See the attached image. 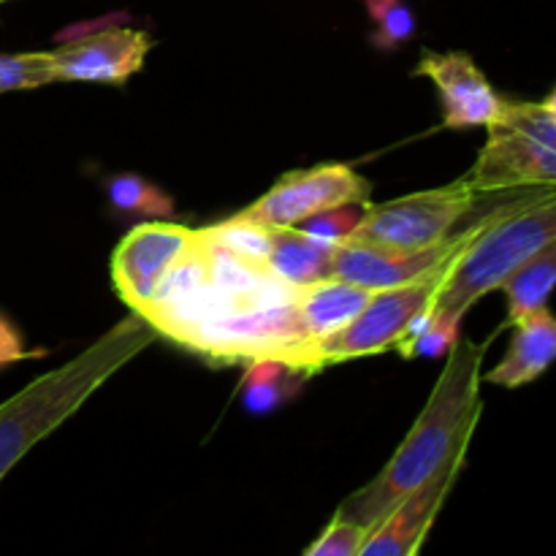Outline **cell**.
I'll return each mask as SVG.
<instances>
[{"label": "cell", "instance_id": "1", "mask_svg": "<svg viewBox=\"0 0 556 556\" xmlns=\"http://www.w3.org/2000/svg\"><path fill=\"white\" fill-rule=\"evenodd\" d=\"M494 334L483 342L462 340L451 348L443 375L434 383L421 416L402 440L396 454L364 489L337 510L345 519L372 530L391 508L410 497L451 465H465L472 434L481 421V367Z\"/></svg>", "mask_w": 556, "mask_h": 556}, {"label": "cell", "instance_id": "2", "mask_svg": "<svg viewBox=\"0 0 556 556\" xmlns=\"http://www.w3.org/2000/svg\"><path fill=\"white\" fill-rule=\"evenodd\" d=\"M155 334L150 320L134 313L98 337L79 356L5 400L0 405V481L27 451L68 421L117 369L150 348Z\"/></svg>", "mask_w": 556, "mask_h": 556}, {"label": "cell", "instance_id": "3", "mask_svg": "<svg viewBox=\"0 0 556 556\" xmlns=\"http://www.w3.org/2000/svg\"><path fill=\"white\" fill-rule=\"evenodd\" d=\"M554 237L556 188L516 190L514 199L492 206L486 226L451 266L448 280L429 313L465 318L472 304L500 291L503 282Z\"/></svg>", "mask_w": 556, "mask_h": 556}, {"label": "cell", "instance_id": "4", "mask_svg": "<svg viewBox=\"0 0 556 556\" xmlns=\"http://www.w3.org/2000/svg\"><path fill=\"white\" fill-rule=\"evenodd\" d=\"M454 264L456 258L445 261V264L427 271L418 280L372 291L369 302L364 304V309L351 324L337 329L334 334L320 337V340H309L302 342V345L288 348L277 358L296 364V367L315 375L324 367H329V364H342L362 356H375V353L396 351L402 340L410 337L424 324L434 299H438L440 288L448 280V271Z\"/></svg>", "mask_w": 556, "mask_h": 556}, {"label": "cell", "instance_id": "5", "mask_svg": "<svg viewBox=\"0 0 556 556\" xmlns=\"http://www.w3.org/2000/svg\"><path fill=\"white\" fill-rule=\"evenodd\" d=\"M486 134L476 166L465 174L478 193L556 188V117L546 103L505 101Z\"/></svg>", "mask_w": 556, "mask_h": 556}, {"label": "cell", "instance_id": "6", "mask_svg": "<svg viewBox=\"0 0 556 556\" xmlns=\"http://www.w3.org/2000/svg\"><path fill=\"white\" fill-rule=\"evenodd\" d=\"M478 193L465 177L454 185L402 195L386 204H367L364 220L351 239L394 250H424L445 242L459 220L476 210Z\"/></svg>", "mask_w": 556, "mask_h": 556}, {"label": "cell", "instance_id": "7", "mask_svg": "<svg viewBox=\"0 0 556 556\" xmlns=\"http://www.w3.org/2000/svg\"><path fill=\"white\" fill-rule=\"evenodd\" d=\"M369 190L372 188L367 179L358 177L345 163H324V166L288 172L239 215L266 228L299 226L329 206L367 201Z\"/></svg>", "mask_w": 556, "mask_h": 556}, {"label": "cell", "instance_id": "8", "mask_svg": "<svg viewBox=\"0 0 556 556\" xmlns=\"http://www.w3.org/2000/svg\"><path fill=\"white\" fill-rule=\"evenodd\" d=\"M489 215H492V210L478 217L465 231L451 233L445 242L424 250H394L358 242V239H345V242L334 244V277L367 288V291H380V288H394L402 286V282L418 280V277L438 269L445 261L459 258L470 248L472 239L481 233V228L486 226Z\"/></svg>", "mask_w": 556, "mask_h": 556}, {"label": "cell", "instance_id": "9", "mask_svg": "<svg viewBox=\"0 0 556 556\" xmlns=\"http://www.w3.org/2000/svg\"><path fill=\"white\" fill-rule=\"evenodd\" d=\"M195 231L168 220H150L123 237L112 255V277L119 299L144 315L168 269L188 253Z\"/></svg>", "mask_w": 556, "mask_h": 556}, {"label": "cell", "instance_id": "10", "mask_svg": "<svg viewBox=\"0 0 556 556\" xmlns=\"http://www.w3.org/2000/svg\"><path fill=\"white\" fill-rule=\"evenodd\" d=\"M152 38L134 27H101L63 43L52 58L54 81H96V85H125L141 71Z\"/></svg>", "mask_w": 556, "mask_h": 556}, {"label": "cell", "instance_id": "11", "mask_svg": "<svg viewBox=\"0 0 556 556\" xmlns=\"http://www.w3.org/2000/svg\"><path fill=\"white\" fill-rule=\"evenodd\" d=\"M413 74L434 81L451 130L486 128L505 103L467 52H424Z\"/></svg>", "mask_w": 556, "mask_h": 556}, {"label": "cell", "instance_id": "12", "mask_svg": "<svg viewBox=\"0 0 556 556\" xmlns=\"http://www.w3.org/2000/svg\"><path fill=\"white\" fill-rule=\"evenodd\" d=\"M462 467L465 465H451L448 470H443L432 481L424 483L421 489H416L410 497L402 500L396 508H391V514L383 516L369 530L367 541L362 546V556H413L421 552L429 527L434 525L440 508L448 500Z\"/></svg>", "mask_w": 556, "mask_h": 556}, {"label": "cell", "instance_id": "13", "mask_svg": "<svg viewBox=\"0 0 556 556\" xmlns=\"http://www.w3.org/2000/svg\"><path fill=\"white\" fill-rule=\"evenodd\" d=\"M510 329H514V340L503 362L481 375L486 383L500 386V389H521L541 378L556 362V315L548 309V304L527 313Z\"/></svg>", "mask_w": 556, "mask_h": 556}, {"label": "cell", "instance_id": "14", "mask_svg": "<svg viewBox=\"0 0 556 556\" xmlns=\"http://www.w3.org/2000/svg\"><path fill=\"white\" fill-rule=\"evenodd\" d=\"M266 266L286 286H313L334 277V244L309 237L296 226H275L269 228Z\"/></svg>", "mask_w": 556, "mask_h": 556}, {"label": "cell", "instance_id": "15", "mask_svg": "<svg viewBox=\"0 0 556 556\" xmlns=\"http://www.w3.org/2000/svg\"><path fill=\"white\" fill-rule=\"evenodd\" d=\"M372 291L353 282L329 277V280L313 282L293 291V307L309 340H320L326 334H334L345 324H351L364 304L369 302Z\"/></svg>", "mask_w": 556, "mask_h": 556}, {"label": "cell", "instance_id": "16", "mask_svg": "<svg viewBox=\"0 0 556 556\" xmlns=\"http://www.w3.org/2000/svg\"><path fill=\"white\" fill-rule=\"evenodd\" d=\"M307 378H313L307 369L282 362V358H250L242 386H239V402L250 416H269L288 405L304 389Z\"/></svg>", "mask_w": 556, "mask_h": 556}, {"label": "cell", "instance_id": "17", "mask_svg": "<svg viewBox=\"0 0 556 556\" xmlns=\"http://www.w3.org/2000/svg\"><path fill=\"white\" fill-rule=\"evenodd\" d=\"M556 288V237L548 244H543L530 261L519 266L508 280L503 282L500 291L508 299V318L505 326H514L516 320L525 318L527 313L538 307H546Z\"/></svg>", "mask_w": 556, "mask_h": 556}, {"label": "cell", "instance_id": "18", "mask_svg": "<svg viewBox=\"0 0 556 556\" xmlns=\"http://www.w3.org/2000/svg\"><path fill=\"white\" fill-rule=\"evenodd\" d=\"M106 199L112 210L123 217L168 220L174 215L172 195L163 193L155 182L139 177V174H117L109 179Z\"/></svg>", "mask_w": 556, "mask_h": 556}, {"label": "cell", "instance_id": "19", "mask_svg": "<svg viewBox=\"0 0 556 556\" xmlns=\"http://www.w3.org/2000/svg\"><path fill=\"white\" fill-rule=\"evenodd\" d=\"M201 231H204V237L212 244H217L226 253L237 255V258L248 261L253 266H261V269H269L266 266V255H269V228L261 226V223L237 215L212 228H201Z\"/></svg>", "mask_w": 556, "mask_h": 556}, {"label": "cell", "instance_id": "20", "mask_svg": "<svg viewBox=\"0 0 556 556\" xmlns=\"http://www.w3.org/2000/svg\"><path fill=\"white\" fill-rule=\"evenodd\" d=\"M372 20L369 43L380 52H394L416 36V14L407 0H364Z\"/></svg>", "mask_w": 556, "mask_h": 556}, {"label": "cell", "instance_id": "21", "mask_svg": "<svg viewBox=\"0 0 556 556\" xmlns=\"http://www.w3.org/2000/svg\"><path fill=\"white\" fill-rule=\"evenodd\" d=\"M52 81L54 74L49 52H0V96L14 90H36V87L52 85Z\"/></svg>", "mask_w": 556, "mask_h": 556}, {"label": "cell", "instance_id": "22", "mask_svg": "<svg viewBox=\"0 0 556 556\" xmlns=\"http://www.w3.org/2000/svg\"><path fill=\"white\" fill-rule=\"evenodd\" d=\"M364 212H367V201H353V204L329 206V210H324V212H318V215L302 220L296 228H302V231H307L309 237L324 239V242H329V244H340V242H345V239L353 237V231L358 228V223L364 220Z\"/></svg>", "mask_w": 556, "mask_h": 556}, {"label": "cell", "instance_id": "23", "mask_svg": "<svg viewBox=\"0 0 556 556\" xmlns=\"http://www.w3.org/2000/svg\"><path fill=\"white\" fill-rule=\"evenodd\" d=\"M367 535V527L337 514L331 525L320 532L318 541L307 548V556H362Z\"/></svg>", "mask_w": 556, "mask_h": 556}, {"label": "cell", "instance_id": "24", "mask_svg": "<svg viewBox=\"0 0 556 556\" xmlns=\"http://www.w3.org/2000/svg\"><path fill=\"white\" fill-rule=\"evenodd\" d=\"M33 356H43V351H27L20 331L0 315V369L9 367V364L25 362V358Z\"/></svg>", "mask_w": 556, "mask_h": 556}, {"label": "cell", "instance_id": "25", "mask_svg": "<svg viewBox=\"0 0 556 556\" xmlns=\"http://www.w3.org/2000/svg\"><path fill=\"white\" fill-rule=\"evenodd\" d=\"M543 103H546V109H548V112H552L554 117H556V87H554V90H552V96H548L546 101H543Z\"/></svg>", "mask_w": 556, "mask_h": 556}, {"label": "cell", "instance_id": "26", "mask_svg": "<svg viewBox=\"0 0 556 556\" xmlns=\"http://www.w3.org/2000/svg\"><path fill=\"white\" fill-rule=\"evenodd\" d=\"M0 3H5V0H0Z\"/></svg>", "mask_w": 556, "mask_h": 556}]
</instances>
